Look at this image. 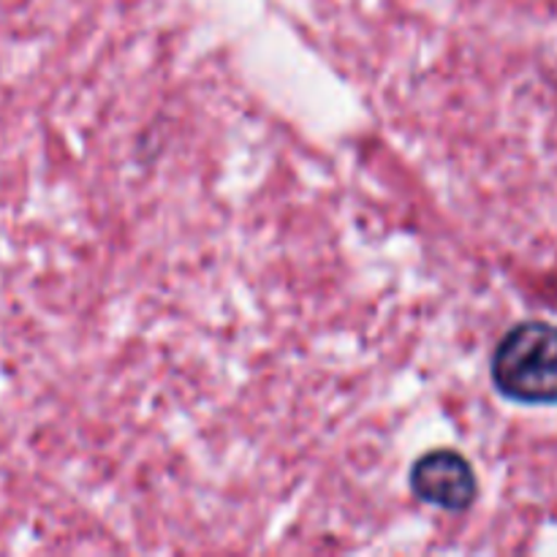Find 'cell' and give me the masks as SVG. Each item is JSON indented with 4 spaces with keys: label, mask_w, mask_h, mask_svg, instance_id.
I'll return each mask as SVG.
<instances>
[{
    "label": "cell",
    "mask_w": 557,
    "mask_h": 557,
    "mask_svg": "<svg viewBox=\"0 0 557 557\" xmlns=\"http://www.w3.org/2000/svg\"><path fill=\"white\" fill-rule=\"evenodd\" d=\"M490 375L506 400L557 406V326L547 321L511 326L495 348Z\"/></svg>",
    "instance_id": "cell-1"
},
{
    "label": "cell",
    "mask_w": 557,
    "mask_h": 557,
    "mask_svg": "<svg viewBox=\"0 0 557 557\" xmlns=\"http://www.w3.org/2000/svg\"><path fill=\"white\" fill-rule=\"evenodd\" d=\"M411 493L444 511H468L479 493L476 473L460 451H430L411 468Z\"/></svg>",
    "instance_id": "cell-2"
}]
</instances>
